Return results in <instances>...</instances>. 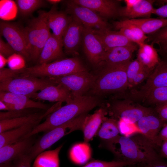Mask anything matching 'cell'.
Listing matches in <instances>:
<instances>
[{"mask_svg": "<svg viewBox=\"0 0 167 167\" xmlns=\"http://www.w3.org/2000/svg\"><path fill=\"white\" fill-rule=\"evenodd\" d=\"M87 115V114H82L47 132L34 143L27 154L33 160L39 154L50 147L64 136L74 131H82Z\"/></svg>", "mask_w": 167, "mask_h": 167, "instance_id": "obj_6", "label": "cell"}, {"mask_svg": "<svg viewBox=\"0 0 167 167\" xmlns=\"http://www.w3.org/2000/svg\"><path fill=\"white\" fill-rule=\"evenodd\" d=\"M155 111L164 121H167V103L156 105Z\"/></svg>", "mask_w": 167, "mask_h": 167, "instance_id": "obj_45", "label": "cell"}, {"mask_svg": "<svg viewBox=\"0 0 167 167\" xmlns=\"http://www.w3.org/2000/svg\"><path fill=\"white\" fill-rule=\"evenodd\" d=\"M72 19L71 16L59 11L53 8L47 12L48 24L53 34L57 37L62 39L63 34Z\"/></svg>", "mask_w": 167, "mask_h": 167, "instance_id": "obj_25", "label": "cell"}, {"mask_svg": "<svg viewBox=\"0 0 167 167\" xmlns=\"http://www.w3.org/2000/svg\"><path fill=\"white\" fill-rule=\"evenodd\" d=\"M16 53L11 46L7 43H6L1 38L0 39V54L7 58Z\"/></svg>", "mask_w": 167, "mask_h": 167, "instance_id": "obj_44", "label": "cell"}, {"mask_svg": "<svg viewBox=\"0 0 167 167\" xmlns=\"http://www.w3.org/2000/svg\"><path fill=\"white\" fill-rule=\"evenodd\" d=\"M138 46L137 59L143 66L154 69L160 61L157 50L152 44L145 43Z\"/></svg>", "mask_w": 167, "mask_h": 167, "instance_id": "obj_28", "label": "cell"}, {"mask_svg": "<svg viewBox=\"0 0 167 167\" xmlns=\"http://www.w3.org/2000/svg\"><path fill=\"white\" fill-rule=\"evenodd\" d=\"M153 45L156 44H167V26L161 29L155 33L150 35L147 40Z\"/></svg>", "mask_w": 167, "mask_h": 167, "instance_id": "obj_39", "label": "cell"}, {"mask_svg": "<svg viewBox=\"0 0 167 167\" xmlns=\"http://www.w3.org/2000/svg\"><path fill=\"white\" fill-rule=\"evenodd\" d=\"M15 2L20 14L24 17L28 16L45 4L42 0H16Z\"/></svg>", "mask_w": 167, "mask_h": 167, "instance_id": "obj_35", "label": "cell"}, {"mask_svg": "<svg viewBox=\"0 0 167 167\" xmlns=\"http://www.w3.org/2000/svg\"><path fill=\"white\" fill-rule=\"evenodd\" d=\"M158 2H159L160 3L163 4H167V0H158Z\"/></svg>", "mask_w": 167, "mask_h": 167, "instance_id": "obj_54", "label": "cell"}, {"mask_svg": "<svg viewBox=\"0 0 167 167\" xmlns=\"http://www.w3.org/2000/svg\"><path fill=\"white\" fill-rule=\"evenodd\" d=\"M153 14L161 18H167V4H164L158 8H154Z\"/></svg>", "mask_w": 167, "mask_h": 167, "instance_id": "obj_47", "label": "cell"}, {"mask_svg": "<svg viewBox=\"0 0 167 167\" xmlns=\"http://www.w3.org/2000/svg\"><path fill=\"white\" fill-rule=\"evenodd\" d=\"M93 31L102 43L105 51L113 48L135 44L128 40L119 31L93 29Z\"/></svg>", "mask_w": 167, "mask_h": 167, "instance_id": "obj_22", "label": "cell"}, {"mask_svg": "<svg viewBox=\"0 0 167 167\" xmlns=\"http://www.w3.org/2000/svg\"><path fill=\"white\" fill-rule=\"evenodd\" d=\"M107 113L106 108L102 107L93 114L86 116L82 130L84 135V142L88 143L97 134Z\"/></svg>", "mask_w": 167, "mask_h": 167, "instance_id": "obj_24", "label": "cell"}, {"mask_svg": "<svg viewBox=\"0 0 167 167\" xmlns=\"http://www.w3.org/2000/svg\"><path fill=\"white\" fill-rule=\"evenodd\" d=\"M167 140V124L163 127L160 131L157 138L156 146H161L162 142Z\"/></svg>", "mask_w": 167, "mask_h": 167, "instance_id": "obj_46", "label": "cell"}, {"mask_svg": "<svg viewBox=\"0 0 167 167\" xmlns=\"http://www.w3.org/2000/svg\"><path fill=\"white\" fill-rule=\"evenodd\" d=\"M7 63V59L1 54H0V69L4 68Z\"/></svg>", "mask_w": 167, "mask_h": 167, "instance_id": "obj_50", "label": "cell"}, {"mask_svg": "<svg viewBox=\"0 0 167 167\" xmlns=\"http://www.w3.org/2000/svg\"><path fill=\"white\" fill-rule=\"evenodd\" d=\"M154 0H140L129 11L120 13L121 16H125L128 19L139 17L149 18L153 14L154 8L153 7Z\"/></svg>", "mask_w": 167, "mask_h": 167, "instance_id": "obj_31", "label": "cell"}, {"mask_svg": "<svg viewBox=\"0 0 167 167\" xmlns=\"http://www.w3.org/2000/svg\"><path fill=\"white\" fill-rule=\"evenodd\" d=\"M144 67L137 59L129 63L126 69L128 87H130L134 78Z\"/></svg>", "mask_w": 167, "mask_h": 167, "instance_id": "obj_37", "label": "cell"}, {"mask_svg": "<svg viewBox=\"0 0 167 167\" xmlns=\"http://www.w3.org/2000/svg\"><path fill=\"white\" fill-rule=\"evenodd\" d=\"M47 12L40 11L38 15L29 21L23 31L31 59L38 60L43 48L51 33L47 19Z\"/></svg>", "mask_w": 167, "mask_h": 167, "instance_id": "obj_5", "label": "cell"}, {"mask_svg": "<svg viewBox=\"0 0 167 167\" xmlns=\"http://www.w3.org/2000/svg\"><path fill=\"white\" fill-rule=\"evenodd\" d=\"M62 147L60 145L53 150L44 151L35 159L33 167H59V154Z\"/></svg>", "mask_w": 167, "mask_h": 167, "instance_id": "obj_30", "label": "cell"}, {"mask_svg": "<svg viewBox=\"0 0 167 167\" xmlns=\"http://www.w3.org/2000/svg\"><path fill=\"white\" fill-rule=\"evenodd\" d=\"M74 2L88 8L103 18H110L119 15L118 1L112 0H74Z\"/></svg>", "mask_w": 167, "mask_h": 167, "instance_id": "obj_17", "label": "cell"}, {"mask_svg": "<svg viewBox=\"0 0 167 167\" xmlns=\"http://www.w3.org/2000/svg\"><path fill=\"white\" fill-rule=\"evenodd\" d=\"M0 167H13L11 162L1 164Z\"/></svg>", "mask_w": 167, "mask_h": 167, "instance_id": "obj_53", "label": "cell"}, {"mask_svg": "<svg viewBox=\"0 0 167 167\" xmlns=\"http://www.w3.org/2000/svg\"><path fill=\"white\" fill-rule=\"evenodd\" d=\"M87 70L77 58L58 59L52 62L38 64L20 71V75L42 78L64 76Z\"/></svg>", "mask_w": 167, "mask_h": 167, "instance_id": "obj_4", "label": "cell"}, {"mask_svg": "<svg viewBox=\"0 0 167 167\" xmlns=\"http://www.w3.org/2000/svg\"><path fill=\"white\" fill-rule=\"evenodd\" d=\"M138 46L134 44L115 47L105 51L102 64L116 65L130 62L133 53L138 48Z\"/></svg>", "mask_w": 167, "mask_h": 167, "instance_id": "obj_19", "label": "cell"}, {"mask_svg": "<svg viewBox=\"0 0 167 167\" xmlns=\"http://www.w3.org/2000/svg\"><path fill=\"white\" fill-rule=\"evenodd\" d=\"M165 122L155 111L142 117L135 124L141 134L155 148L158 135Z\"/></svg>", "mask_w": 167, "mask_h": 167, "instance_id": "obj_13", "label": "cell"}, {"mask_svg": "<svg viewBox=\"0 0 167 167\" xmlns=\"http://www.w3.org/2000/svg\"><path fill=\"white\" fill-rule=\"evenodd\" d=\"M167 86V59L160 60L138 93L159 87Z\"/></svg>", "mask_w": 167, "mask_h": 167, "instance_id": "obj_23", "label": "cell"}, {"mask_svg": "<svg viewBox=\"0 0 167 167\" xmlns=\"http://www.w3.org/2000/svg\"><path fill=\"white\" fill-rule=\"evenodd\" d=\"M28 96L10 92L0 91V100L5 103L9 110L31 108L48 109L49 105L31 100Z\"/></svg>", "mask_w": 167, "mask_h": 167, "instance_id": "obj_14", "label": "cell"}, {"mask_svg": "<svg viewBox=\"0 0 167 167\" xmlns=\"http://www.w3.org/2000/svg\"><path fill=\"white\" fill-rule=\"evenodd\" d=\"M112 118L136 123L143 116L154 112L153 109L134 103L132 100L126 99L113 101L106 107Z\"/></svg>", "mask_w": 167, "mask_h": 167, "instance_id": "obj_8", "label": "cell"}, {"mask_svg": "<svg viewBox=\"0 0 167 167\" xmlns=\"http://www.w3.org/2000/svg\"><path fill=\"white\" fill-rule=\"evenodd\" d=\"M135 164L134 162L124 161H106L95 160L87 163L82 167H124Z\"/></svg>", "mask_w": 167, "mask_h": 167, "instance_id": "obj_36", "label": "cell"}, {"mask_svg": "<svg viewBox=\"0 0 167 167\" xmlns=\"http://www.w3.org/2000/svg\"><path fill=\"white\" fill-rule=\"evenodd\" d=\"M153 70L144 66L134 78L129 88L135 86L148 79Z\"/></svg>", "mask_w": 167, "mask_h": 167, "instance_id": "obj_41", "label": "cell"}, {"mask_svg": "<svg viewBox=\"0 0 167 167\" xmlns=\"http://www.w3.org/2000/svg\"><path fill=\"white\" fill-rule=\"evenodd\" d=\"M82 41L84 51L90 62L95 65L102 64L105 50L93 28L84 25Z\"/></svg>", "mask_w": 167, "mask_h": 167, "instance_id": "obj_12", "label": "cell"}, {"mask_svg": "<svg viewBox=\"0 0 167 167\" xmlns=\"http://www.w3.org/2000/svg\"><path fill=\"white\" fill-rule=\"evenodd\" d=\"M50 102L62 103L69 102L73 98L71 93L67 89L59 84L47 86L30 98Z\"/></svg>", "mask_w": 167, "mask_h": 167, "instance_id": "obj_20", "label": "cell"}, {"mask_svg": "<svg viewBox=\"0 0 167 167\" xmlns=\"http://www.w3.org/2000/svg\"><path fill=\"white\" fill-rule=\"evenodd\" d=\"M120 132L118 121L105 117L96 135L104 141H108L118 136Z\"/></svg>", "mask_w": 167, "mask_h": 167, "instance_id": "obj_32", "label": "cell"}, {"mask_svg": "<svg viewBox=\"0 0 167 167\" xmlns=\"http://www.w3.org/2000/svg\"><path fill=\"white\" fill-rule=\"evenodd\" d=\"M1 34L6 40L16 53L28 60L31 59L28 45L23 28L16 24L1 21Z\"/></svg>", "mask_w": 167, "mask_h": 167, "instance_id": "obj_10", "label": "cell"}, {"mask_svg": "<svg viewBox=\"0 0 167 167\" xmlns=\"http://www.w3.org/2000/svg\"><path fill=\"white\" fill-rule=\"evenodd\" d=\"M72 17L62 37L64 51L68 54L75 55L82 41L84 25Z\"/></svg>", "mask_w": 167, "mask_h": 167, "instance_id": "obj_15", "label": "cell"}, {"mask_svg": "<svg viewBox=\"0 0 167 167\" xmlns=\"http://www.w3.org/2000/svg\"><path fill=\"white\" fill-rule=\"evenodd\" d=\"M132 97L139 98L145 103L156 105L167 103V86L155 88L144 92H133Z\"/></svg>", "mask_w": 167, "mask_h": 167, "instance_id": "obj_29", "label": "cell"}, {"mask_svg": "<svg viewBox=\"0 0 167 167\" xmlns=\"http://www.w3.org/2000/svg\"><path fill=\"white\" fill-rule=\"evenodd\" d=\"M34 135L0 148V164L11 162L20 156L27 154L34 143Z\"/></svg>", "mask_w": 167, "mask_h": 167, "instance_id": "obj_16", "label": "cell"}, {"mask_svg": "<svg viewBox=\"0 0 167 167\" xmlns=\"http://www.w3.org/2000/svg\"><path fill=\"white\" fill-rule=\"evenodd\" d=\"M9 68L14 70H19L25 68V58L22 55L15 53L7 58Z\"/></svg>", "mask_w": 167, "mask_h": 167, "instance_id": "obj_38", "label": "cell"}, {"mask_svg": "<svg viewBox=\"0 0 167 167\" xmlns=\"http://www.w3.org/2000/svg\"><path fill=\"white\" fill-rule=\"evenodd\" d=\"M92 151L88 143L84 142L76 143L71 149L69 157L71 160L78 165L87 163L91 158Z\"/></svg>", "mask_w": 167, "mask_h": 167, "instance_id": "obj_33", "label": "cell"}, {"mask_svg": "<svg viewBox=\"0 0 167 167\" xmlns=\"http://www.w3.org/2000/svg\"><path fill=\"white\" fill-rule=\"evenodd\" d=\"M99 103L98 98L93 96L74 97L65 105L48 115L45 120L36 126L28 136H31L42 132H48L79 116L87 113Z\"/></svg>", "mask_w": 167, "mask_h": 167, "instance_id": "obj_2", "label": "cell"}, {"mask_svg": "<svg viewBox=\"0 0 167 167\" xmlns=\"http://www.w3.org/2000/svg\"><path fill=\"white\" fill-rule=\"evenodd\" d=\"M30 114L28 109L12 110L0 112V120L26 116Z\"/></svg>", "mask_w": 167, "mask_h": 167, "instance_id": "obj_40", "label": "cell"}, {"mask_svg": "<svg viewBox=\"0 0 167 167\" xmlns=\"http://www.w3.org/2000/svg\"><path fill=\"white\" fill-rule=\"evenodd\" d=\"M134 165H130L127 166H125V167H135L134 166Z\"/></svg>", "mask_w": 167, "mask_h": 167, "instance_id": "obj_55", "label": "cell"}, {"mask_svg": "<svg viewBox=\"0 0 167 167\" xmlns=\"http://www.w3.org/2000/svg\"><path fill=\"white\" fill-rule=\"evenodd\" d=\"M62 39L51 33L40 54L38 64L49 63L59 59L64 55Z\"/></svg>", "mask_w": 167, "mask_h": 167, "instance_id": "obj_21", "label": "cell"}, {"mask_svg": "<svg viewBox=\"0 0 167 167\" xmlns=\"http://www.w3.org/2000/svg\"><path fill=\"white\" fill-rule=\"evenodd\" d=\"M33 160L28 154L23 155L13 161V167H30Z\"/></svg>", "mask_w": 167, "mask_h": 167, "instance_id": "obj_43", "label": "cell"}, {"mask_svg": "<svg viewBox=\"0 0 167 167\" xmlns=\"http://www.w3.org/2000/svg\"><path fill=\"white\" fill-rule=\"evenodd\" d=\"M114 26L131 42L138 46L145 43L148 38L137 26L130 23L127 19L114 22Z\"/></svg>", "mask_w": 167, "mask_h": 167, "instance_id": "obj_26", "label": "cell"}, {"mask_svg": "<svg viewBox=\"0 0 167 167\" xmlns=\"http://www.w3.org/2000/svg\"><path fill=\"white\" fill-rule=\"evenodd\" d=\"M56 84L50 78L20 75L0 82V91L24 95L30 98L39 91Z\"/></svg>", "mask_w": 167, "mask_h": 167, "instance_id": "obj_7", "label": "cell"}, {"mask_svg": "<svg viewBox=\"0 0 167 167\" xmlns=\"http://www.w3.org/2000/svg\"><path fill=\"white\" fill-rule=\"evenodd\" d=\"M100 146L110 151L118 160L145 164L160 160L154 147L141 134L132 137L119 135L104 141Z\"/></svg>", "mask_w": 167, "mask_h": 167, "instance_id": "obj_1", "label": "cell"}, {"mask_svg": "<svg viewBox=\"0 0 167 167\" xmlns=\"http://www.w3.org/2000/svg\"><path fill=\"white\" fill-rule=\"evenodd\" d=\"M127 19L139 27L146 35L153 34L167 26V18H146Z\"/></svg>", "mask_w": 167, "mask_h": 167, "instance_id": "obj_27", "label": "cell"}, {"mask_svg": "<svg viewBox=\"0 0 167 167\" xmlns=\"http://www.w3.org/2000/svg\"><path fill=\"white\" fill-rule=\"evenodd\" d=\"M161 146V154L163 156L167 159V140L163 141Z\"/></svg>", "mask_w": 167, "mask_h": 167, "instance_id": "obj_49", "label": "cell"}, {"mask_svg": "<svg viewBox=\"0 0 167 167\" xmlns=\"http://www.w3.org/2000/svg\"><path fill=\"white\" fill-rule=\"evenodd\" d=\"M20 75V70H14L9 68L0 69V82L6 80L12 79Z\"/></svg>", "mask_w": 167, "mask_h": 167, "instance_id": "obj_42", "label": "cell"}, {"mask_svg": "<svg viewBox=\"0 0 167 167\" xmlns=\"http://www.w3.org/2000/svg\"><path fill=\"white\" fill-rule=\"evenodd\" d=\"M130 62L105 66L90 90L92 94L101 96L121 92L128 88L126 69Z\"/></svg>", "mask_w": 167, "mask_h": 167, "instance_id": "obj_3", "label": "cell"}, {"mask_svg": "<svg viewBox=\"0 0 167 167\" xmlns=\"http://www.w3.org/2000/svg\"><path fill=\"white\" fill-rule=\"evenodd\" d=\"M97 76L87 70L66 76L50 78L69 90L74 97L84 95L93 86Z\"/></svg>", "mask_w": 167, "mask_h": 167, "instance_id": "obj_9", "label": "cell"}, {"mask_svg": "<svg viewBox=\"0 0 167 167\" xmlns=\"http://www.w3.org/2000/svg\"><path fill=\"white\" fill-rule=\"evenodd\" d=\"M44 114L30 113L22 117L0 120V133L19 127L29 122L37 120Z\"/></svg>", "mask_w": 167, "mask_h": 167, "instance_id": "obj_34", "label": "cell"}, {"mask_svg": "<svg viewBox=\"0 0 167 167\" xmlns=\"http://www.w3.org/2000/svg\"><path fill=\"white\" fill-rule=\"evenodd\" d=\"M0 109L1 110L9 111V109L6 104L0 100Z\"/></svg>", "mask_w": 167, "mask_h": 167, "instance_id": "obj_51", "label": "cell"}, {"mask_svg": "<svg viewBox=\"0 0 167 167\" xmlns=\"http://www.w3.org/2000/svg\"><path fill=\"white\" fill-rule=\"evenodd\" d=\"M66 12L84 26L100 30L109 28L108 23L104 18L92 10L77 5L72 0L66 3Z\"/></svg>", "mask_w": 167, "mask_h": 167, "instance_id": "obj_11", "label": "cell"}, {"mask_svg": "<svg viewBox=\"0 0 167 167\" xmlns=\"http://www.w3.org/2000/svg\"><path fill=\"white\" fill-rule=\"evenodd\" d=\"M54 110L53 108H49L38 119L29 122L19 127L0 133V148L24 138L36 126L39 124L44 117L52 113Z\"/></svg>", "mask_w": 167, "mask_h": 167, "instance_id": "obj_18", "label": "cell"}, {"mask_svg": "<svg viewBox=\"0 0 167 167\" xmlns=\"http://www.w3.org/2000/svg\"><path fill=\"white\" fill-rule=\"evenodd\" d=\"M62 1L60 0H47L46 1V2H48L49 3L54 5H56L61 2Z\"/></svg>", "mask_w": 167, "mask_h": 167, "instance_id": "obj_52", "label": "cell"}, {"mask_svg": "<svg viewBox=\"0 0 167 167\" xmlns=\"http://www.w3.org/2000/svg\"><path fill=\"white\" fill-rule=\"evenodd\" d=\"M141 164L142 166L140 167H167V163L163 162L161 160L148 163Z\"/></svg>", "mask_w": 167, "mask_h": 167, "instance_id": "obj_48", "label": "cell"}]
</instances>
